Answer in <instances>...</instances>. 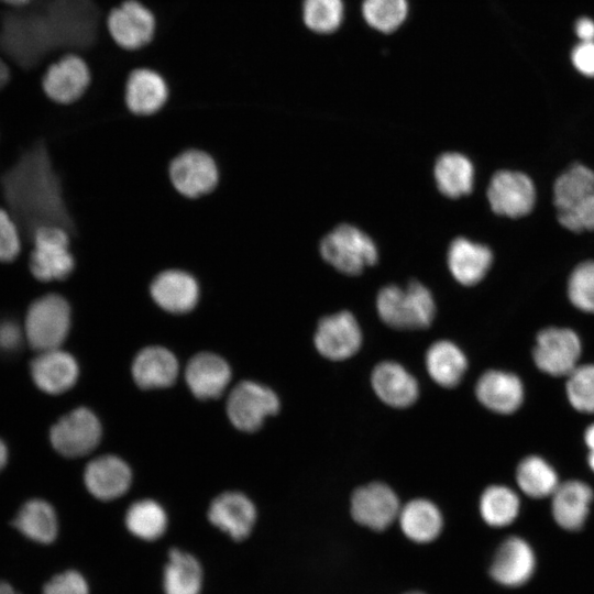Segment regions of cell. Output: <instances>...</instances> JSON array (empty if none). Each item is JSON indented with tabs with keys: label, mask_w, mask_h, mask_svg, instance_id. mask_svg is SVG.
Wrapping results in <instances>:
<instances>
[{
	"label": "cell",
	"mask_w": 594,
	"mask_h": 594,
	"mask_svg": "<svg viewBox=\"0 0 594 594\" xmlns=\"http://www.w3.org/2000/svg\"><path fill=\"white\" fill-rule=\"evenodd\" d=\"M1 186L12 217L29 237L43 226L74 231L59 178L43 143L22 154L1 177Z\"/></svg>",
	"instance_id": "1"
},
{
	"label": "cell",
	"mask_w": 594,
	"mask_h": 594,
	"mask_svg": "<svg viewBox=\"0 0 594 594\" xmlns=\"http://www.w3.org/2000/svg\"><path fill=\"white\" fill-rule=\"evenodd\" d=\"M554 205L560 223L581 232L594 230V172L573 165L554 184Z\"/></svg>",
	"instance_id": "2"
},
{
	"label": "cell",
	"mask_w": 594,
	"mask_h": 594,
	"mask_svg": "<svg viewBox=\"0 0 594 594\" xmlns=\"http://www.w3.org/2000/svg\"><path fill=\"white\" fill-rule=\"evenodd\" d=\"M376 308L387 326L402 330L427 328L436 315L433 297L419 282H413L405 288L395 285L384 287L377 295Z\"/></svg>",
	"instance_id": "3"
},
{
	"label": "cell",
	"mask_w": 594,
	"mask_h": 594,
	"mask_svg": "<svg viewBox=\"0 0 594 594\" xmlns=\"http://www.w3.org/2000/svg\"><path fill=\"white\" fill-rule=\"evenodd\" d=\"M70 328V307L57 294H47L34 300L28 309L24 336L38 352L58 349Z\"/></svg>",
	"instance_id": "4"
},
{
	"label": "cell",
	"mask_w": 594,
	"mask_h": 594,
	"mask_svg": "<svg viewBox=\"0 0 594 594\" xmlns=\"http://www.w3.org/2000/svg\"><path fill=\"white\" fill-rule=\"evenodd\" d=\"M92 73L82 55L67 52L50 62L41 77L45 96L62 106L73 105L87 95Z\"/></svg>",
	"instance_id": "5"
},
{
	"label": "cell",
	"mask_w": 594,
	"mask_h": 594,
	"mask_svg": "<svg viewBox=\"0 0 594 594\" xmlns=\"http://www.w3.org/2000/svg\"><path fill=\"white\" fill-rule=\"evenodd\" d=\"M69 232L58 226H43L32 235L34 250L30 256L32 275L41 282L66 279L75 268L69 252Z\"/></svg>",
	"instance_id": "6"
},
{
	"label": "cell",
	"mask_w": 594,
	"mask_h": 594,
	"mask_svg": "<svg viewBox=\"0 0 594 594\" xmlns=\"http://www.w3.org/2000/svg\"><path fill=\"white\" fill-rule=\"evenodd\" d=\"M320 252L330 265L348 275L362 273L377 258V250L371 238L349 224L339 226L326 235Z\"/></svg>",
	"instance_id": "7"
},
{
	"label": "cell",
	"mask_w": 594,
	"mask_h": 594,
	"mask_svg": "<svg viewBox=\"0 0 594 594\" xmlns=\"http://www.w3.org/2000/svg\"><path fill=\"white\" fill-rule=\"evenodd\" d=\"M106 28L118 47L138 52L154 40L157 21L154 12L140 0H125L110 10Z\"/></svg>",
	"instance_id": "8"
},
{
	"label": "cell",
	"mask_w": 594,
	"mask_h": 594,
	"mask_svg": "<svg viewBox=\"0 0 594 594\" xmlns=\"http://www.w3.org/2000/svg\"><path fill=\"white\" fill-rule=\"evenodd\" d=\"M279 409L277 395L267 386L243 381L234 386L227 400V414L231 424L241 431L260 429L266 417Z\"/></svg>",
	"instance_id": "9"
},
{
	"label": "cell",
	"mask_w": 594,
	"mask_h": 594,
	"mask_svg": "<svg viewBox=\"0 0 594 594\" xmlns=\"http://www.w3.org/2000/svg\"><path fill=\"white\" fill-rule=\"evenodd\" d=\"M51 443L64 457L78 458L91 452L101 438V425L88 408L79 407L63 416L51 429Z\"/></svg>",
	"instance_id": "10"
},
{
	"label": "cell",
	"mask_w": 594,
	"mask_h": 594,
	"mask_svg": "<svg viewBox=\"0 0 594 594\" xmlns=\"http://www.w3.org/2000/svg\"><path fill=\"white\" fill-rule=\"evenodd\" d=\"M582 352L579 336L566 328H547L537 336L534 361L551 376H568L578 365Z\"/></svg>",
	"instance_id": "11"
},
{
	"label": "cell",
	"mask_w": 594,
	"mask_h": 594,
	"mask_svg": "<svg viewBox=\"0 0 594 594\" xmlns=\"http://www.w3.org/2000/svg\"><path fill=\"white\" fill-rule=\"evenodd\" d=\"M169 178L179 194L187 198H198L216 188L219 173L209 154L199 150H189L172 161Z\"/></svg>",
	"instance_id": "12"
},
{
	"label": "cell",
	"mask_w": 594,
	"mask_h": 594,
	"mask_svg": "<svg viewBox=\"0 0 594 594\" xmlns=\"http://www.w3.org/2000/svg\"><path fill=\"white\" fill-rule=\"evenodd\" d=\"M170 88L166 78L150 67L131 70L124 85V107L136 117H151L168 103Z\"/></svg>",
	"instance_id": "13"
},
{
	"label": "cell",
	"mask_w": 594,
	"mask_h": 594,
	"mask_svg": "<svg viewBox=\"0 0 594 594\" xmlns=\"http://www.w3.org/2000/svg\"><path fill=\"white\" fill-rule=\"evenodd\" d=\"M400 507L396 493L384 483L359 487L351 497L353 519L376 531L388 528L398 518Z\"/></svg>",
	"instance_id": "14"
},
{
	"label": "cell",
	"mask_w": 594,
	"mask_h": 594,
	"mask_svg": "<svg viewBox=\"0 0 594 594\" xmlns=\"http://www.w3.org/2000/svg\"><path fill=\"white\" fill-rule=\"evenodd\" d=\"M315 346L326 359L342 361L354 355L362 344V331L354 316L340 311L322 318L315 333Z\"/></svg>",
	"instance_id": "15"
},
{
	"label": "cell",
	"mask_w": 594,
	"mask_h": 594,
	"mask_svg": "<svg viewBox=\"0 0 594 594\" xmlns=\"http://www.w3.org/2000/svg\"><path fill=\"white\" fill-rule=\"evenodd\" d=\"M487 198L495 213L518 218L531 211L536 200V190L527 175L501 170L491 179Z\"/></svg>",
	"instance_id": "16"
},
{
	"label": "cell",
	"mask_w": 594,
	"mask_h": 594,
	"mask_svg": "<svg viewBox=\"0 0 594 594\" xmlns=\"http://www.w3.org/2000/svg\"><path fill=\"white\" fill-rule=\"evenodd\" d=\"M536 564L531 546L518 536H510L497 548L490 566V574L503 586L517 587L531 579Z\"/></svg>",
	"instance_id": "17"
},
{
	"label": "cell",
	"mask_w": 594,
	"mask_h": 594,
	"mask_svg": "<svg viewBox=\"0 0 594 594\" xmlns=\"http://www.w3.org/2000/svg\"><path fill=\"white\" fill-rule=\"evenodd\" d=\"M208 518L212 525L226 531L232 539L243 540L253 529L256 509L244 494L226 492L211 502Z\"/></svg>",
	"instance_id": "18"
},
{
	"label": "cell",
	"mask_w": 594,
	"mask_h": 594,
	"mask_svg": "<svg viewBox=\"0 0 594 594\" xmlns=\"http://www.w3.org/2000/svg\"><path fill=\"white\" fill-rule=\"evenodd\" d=\"M475 395L479 402L491 411L509 415L521 406L525 389L517 375L491 370L477 380Z\"/></svg>",
	"instance_id": "19"
},
{
	"label": "cell",
	"mask_w": 594,
	"mask_h": 594,
	"mask_svg": "<svg viewBox=\"0 0 594 594\" xmlns=\"http://www.w3.org/2000/svg\"><path fill=\"white\" fill-rule=\"evenodd\" d=\"M78 373L75 358L59 348L40 352L31 362V375L34 383L40 389L52 395L62 394L72 388Z\"/></svg>",
	"instance_id": "20"
},
{
	"label": "cell",
	"mask_w": 594,
	"mask_h": 594,
	"mask_svg": "<svg viewBox=\"0 0 594 594\" xmlns=\"http://www.w3.org/2000/svg\"><path fill=\"white\" fill-rule=\"evenodd\" d=\"M84 481L91 495L101 501H110L129 490L132 472L121 458L102 455L87 464Z\"/></svg>",
	"instance_id": "21"
},
{
	"label": "cell",
	"mask_w": 594,
	"mask_h": 594,
	"mask_svg": "<svg viewBox=\"0 0 594 594\" xmlns=\"http://www.w3.org/2000/svg\"><path fill=\"white\" fill-rule=\"evenodd\" d=\"M150 293L153 300L172 314H185L195 308L199 299L197 280L179 270L160 273L152 282Z\"/></svg>",
	"instance_id": "22"
},
{
	"label": "cell",
	"mask_w": 594,
	"mask_h": 594,
	"mask_svg": "<svg viewBox=\"0 0 594 594\" xmlns=\"http://www.w3.org/2000/svg\"><path fill=\"white\" fill-rule=\"evenodd\" d=\"M185 380L191 393L200 399L218 398L231 380V369L221 356L202 352L190 359Z\"/></svg>",
	"instance_id": "23"
},
{
	"label": "cell",
	"mask_w": 594,
	"mask_h": 594,
	"mask_svg": "<svg viewBox=\"0 0 594 594\" xmlns=\"http://www.w3.org/2000/svg\"><path fill=\"white\" fill-rule=\"evenodd\" d=\"M371 383L377 397L395 408L409 407L419 396L416 378L394 361L377 364L372 372Z\"/></svg>",
	"instance_id": "24"
},
{
	"label": "cell",
	"mask_w": 594,
	"mask_h": 594,
	"mask_svg": "<svg viewBox=\"0 0 594 594\" xmlns=\"http://www.w3.org/2000/svg\"><path fill=\"white\" fill-rule=\"evenodd\" d=\"M593 491L582 481L559 483L551 495V512L556 522L569 531L580 530L588 516Z\"/></svg>",
	"instance_id": "25"
},
{
	"label": "cell",
	"mask_w": 594,
	"mask_h": 594,
	"mask_svg": "<svg viewBox=\"0 0 594 594\" xmlns=\"http://www.w3.org/2000/svg\"><path fill=\"white\" fill-rule=\"evenodd\" d=\"M178 375V362L167 349L158 345L141 350L132 363V376L141 388L170 386Z\"/></svg>",
	"instance_id": "26"
},
{
	"label": "cell",
	"mask_w": 594,
	"mask_h": 594,
	"mask_svg": "<svg viewBox=\"0 0 594 594\" xmlns=\"http://www.w3.org/2000/svg\"><path fill=\"white\" fill-rule=\"evenodd\" d=\"M492 264V252L485 245L465 238L452 241L448 265L452 276L462 285L472 286L482 280Z\"/></svg>",
	"instance_id": "27"
},
{
	"label": "cell",
	"mask_w": 594,
	"mask_h": 594,
	"mask_svg": "<svg viewBox=\"0 0 594 594\" xmlns=\"http://www.w3.org/2000/svg\"><path fill=\"white\" fill-rule=\"evenodd\" d=\"M398 520L404 535L417 543L435 540L443 527L440 509L425 498L413 499L400 507Z\"/></svg>",
	"instance_id": "28"
},
{
	"label": "cell",
	"mask_w": 594,
	"mask_h": 594,
	"mask_svg": "<svg viewBox=\"0 0 594 594\" xmlns=\"http://www.w3.org/2000/svg\"><path fill=\"white\" fill-rule=\"evenodd\" d=\"M426 367L433 382L441 387L452 388L463 378L468 369V359L457 344L441 340L428 349Z\"/></svg>",
	"instance_id": "29"
},
{
	"label": "cell",
	"mask_w": 594,
	"mask_h": 594,
	"mask_svg": "<svg viewBox=\"0 0 594 594\" xmlns=\"http://www.w3.org/2000/svg\"><path fill=\"white\" fill-rule=\"evenodd\" d=\"M202 570L190 553L172 549L164 568L163 586L165 594H200Z\"/></svg>",
	"instance_id": "30"
},
{
	"label": "cell",
	"mask_w": 594,
	"mask_h": 594,
	"mask_svg": "<svg viewBox=\"0 0 594 594\" xmlns=\"http://www.w3.org/2000/svg\"><path fill=\"white\" fill-rule=\"evenodd\" d=\"M13 526L26 538L38 543H51L58 531L54 508L45 501H28L13 519Z\"/></svg>",
	"instance_id": "31"
},
{
	"label": "cell",
	"mask_w": 594,
	"mask_h": 594,
	"mask_svg": "<svg viewBox=\"0 0 594 594\" xmlns=\"http://www.w3.org/2000/svg\"><path fill=\"white\" fill-rule=\"evenodd\" d=\"M435 178L439 190L447 197L458 198L473 187L472 163L462 154L444 153L436 162Z\"/></svg>",
	"instance_id": "32"
},
{
	"label": "cell",
	"mask_w": 594,
	"mask_h": 594,
	"mask_svg": "<svg viewBox=\"0 0 594 594\" xmlns=\"http://www.w3.org/2000/svg\"><path fill=\"white\" fill-rule=\"evenodd\" d=\"M516 482L524 494L532 498L551 496L559 485L556 470L541 457L524 458L516 469Z\"/></svg>",
	"instance_id": "33"
},
{
	"label": "cell",
	"mask_w": 594,
	"mask_h": 594,
	"mask_svg": "<svg viewBox=\"0 0 594 594\" xmlns=\"http://www.w3.org/2000/svg\"><path fill=\"white\" fill-rule=\"evenodd\" d=\"M519 510V497L507 486L491 485L481 495L480 514L491 527L502 528L510 525Z\"/></svg>",
	"instance_id": "34"
},
{
	"label": "cell",
	"mask_w": 594,
	"mask_h": 594,
	"mask_svg": "<svg viewBox=\"0 0 594 594\" xmlns=\"http://www.w3.org/2000/svg\"><path fill=\"white\" fill-rule=\"evenodd\" d=\"M127 528L143 540H155L166 530L167 516L155 501L142 499L133 503L125 515Z\"/></svg>",
	"instance_id": "35"
},
{
	"label": "cell",
	"mask_w": 594,
	"mask_h": 594,
	"mask_svg": "<svg viewBox=\"0 0 594 594\" xmlns=\"http://www.w3.org/2000/svg\"><path fill=\"white\" fill-rule=\"evenodd\" d=\"M363 16L372 28L381 32L396 30L406 19V0H364Z\"/></svg>",
	"instance_id": "36"
},
{
	"label": "cell",
	"mask_w": 594,
	"mask_h": 594,
	"mask_svg": "<svg viewBox=\"0 0 594 594\" xmlns=\"http://www.w3.org/2000/svg\"><path fill=\"white\" fill-rule=\"evenodd\" d=\"M565 389L574 409L594 414V364L578 365L566 376Z\"/></svg>",
	"instance_id": "37"
},
{
	"label": "cell",
	"mask_w": 594,
	"mask_h": 594,
	"mask_svg": "<svg viewBox=\"0 0 594 594\" xmlns=\"http://www.w3.org/2000/svg\"><path fill=\"white\" fill-rule=\"evenodd\" d=\"M302 15L308 29L318 33H329L340 25L343 4L341 0H305Z\"/></svg>",
	"instance_id": "38"
},
{
	"label": "cell",
	"mask_w": 594,
	"mask_h": 594,
	"mask_svg": "<svg viewBox=\"0 0 594 594\" xmlns=\"http://www.w3.org/2000/svg\"><path fill=\"white\" fill-rule=\"evenodd\" d=\"M568 294L576 308L594 312V262H584L575 267L569 278Z\"/></svg>",
	"instance_id": "39"
},
{
	"label": "cell",
	"mask_w": 594,
	"mask_h": 594,
	"mask_svg": "<svg viewBox=\"0 0 594 594\" xmlns=\"http://www.w3.org/2000/svg\"><path fill=\"white\" fill-rule=\"evenodd\" d=\"M21 249L16 221L8 211L0 208V262L9 263L16 258Z\"/></svg>",
	"instance_id": "40"
},
{
	"label": "cell",
	"mask_w": 594,
	"mask_h": 594,
	"mask_svg": "<svg viewBox=\"0 0 594 594\" xmlns=\"http://www.w3.org/2000/svg\"><path fill=\"white\" fill-rule=\"evenodd\" d=\"M42 594H89V587L79 572L69 570L47 581Z\"/></svg>",
	"instance_id": "41"
},
{
	"label": "cell",
	"mask_w": 594,
	"mask_h": 594,
	"mask_svg": "<svg viewBox=\"0 0 594 594\" xmlns=\"http://www.w3.org/2000/svg\"><path fill=\"white\" fill-rule=\"evenodd\" d=\"M571 61L578 72L594 77V42H581L571 54Z\"/></svg>",
	"instance_id": "42"
},
{
	"label": "cell",
	"mask_w": 594,
	"mask_h": 594,
	"mask_svg": "<svg viewBox=\"0 0 594 594\" xmlns=\"http://www.w3.org/2000/svg\"><path fill=\"white\" fill-rule=\"evenodd\" d=\"M23 332L13 321L6 320L0 322V349L4 351H14L22 343Z\"/></svg>",
	"instance_id": "43"
},
{
	"label": "cell",
	"mask_w": 594,
	"mask_h": 594,
	"mask_svg": "<svg viewBox=\"0 0 594 594\" xmlns=\"http://www.w3.org/2000/svg\"><path fill=\"white\" fill-rule=\"evenodd\" d=\"M575 34L581 42H594V21L580 18L575 23Z\"/></svg>",
	"instance_id": "44"
},
{
	"label": "cell",
	"mask_w": 594,
	"mask_h": 594,
	"mask_svg": "<svg viewBox=\"0 0 594 594\" xmlns=\"http://www.w3.org/2000/svg\"><path fill=\"white\" fill-rule=\"evenodd\" d=\"M11 79V69L8 63L0 56V89L4 88Z\"/></svg>",
	"instance_id": "45"
},
{
	"label": "cell",
	"mask_w": 594,
	"mask_h": 594,
	"mask_svg": "<svg viewBox=\"0 0 594 594\" xmlns=\"http://www.w3.org/2000/svg\"><path fill=\"white\" fill-rule=\"evenodd\" d=\"M33 0H0L3 4L8 6L11 9L24 8L31 4Z\"/></svg>",
	"instance_id": "46"
},
{
	"label": "cell",
	"mask_w": 594,
	"mask_h": 594,
	"mask_svg": "<svg viewBox=\"0 0 594 594\" xmlns=\"http://www.w3.org/2000/svg\"><path fill=\"white\" fill-rule=\"evenodd\" d=\"M584 440L590 450H594V424L587 427L584 433Z\"/></svg>",
	"instance_id": "47"
},
{
	"label": "cell",
	"mask_w": 594,
	"mask_h": 594,
	"mask_svg": "<svg viewBox=\"0 0 594 594\" xmlns=\"http://www.w3.org/2000/svg\"><path fill=\"white\" fill-rule=\"evenodd\" d=\"M8 459V450L6 444L0 440V471L3 469V466L7 463Z\"/></svg>",
	"instance_id": "48"
},
{
	"label": "cell",
	"mask_w": 594,
	"mask_h": 594,
	"mask_svg": "<svg viewBox=\"0 0 594 594\" xmlns=\"http://www.w3.org/2000/svg\"><path fill=\"white\" fill-rule=\"evenodd\" d=\"M0 594H20L9 583L0 581Z\"/></svg>",
	"instance_id": "49"
},
{
	"label": "cell",
	"mask_w": 594,
	"mask_h": 594,
	"mask_svg": "<svg viewBox=\"0 0 594 594\" xmlns=\"http://www.w3.org/2000/svg\"><path fill=\"white\" fill-rule=\"evenodd\" d=\"M587 462H588V466L594 472V450H590Z\"/></svg>",
	"instance_id": "50"
},
{
	"label": "cell",
	"mask_w": 594,
	"mask_h": 594,
	"mask_svg": "<svg viewBox=\"0 0 594 594\" xmlns=\"http://www.w3.org/2000/svg\"><path fill=\"white\" fill-rule=\"evenodd\" d=\"M405 594H424L421 592H408V593H405Z\"/></svg>",
	"instance_id": "51"
}]
</instances>
